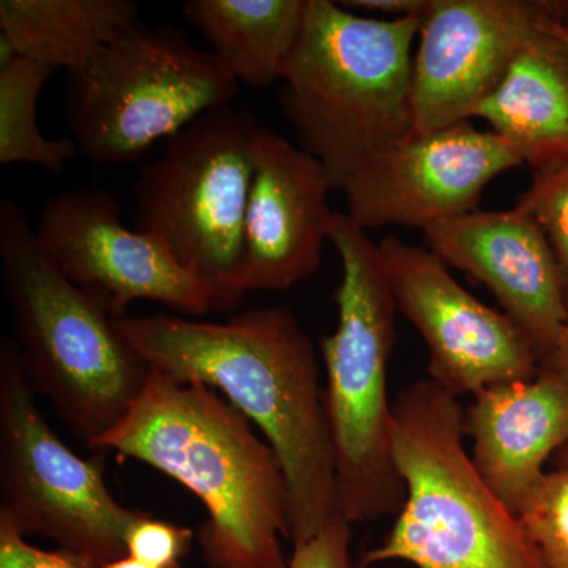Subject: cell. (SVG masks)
Returning <instances> with one entry per match:
<instances>
[{
	"instance_id": "10",
	"label": "cell",
	"mask_w": 568,
	"mask_h": 568,
	"mask_svg": "<svg viewBox=\"0 0 568 568\" xmlns=\"http://www.w3.org/2000/svg\"><path fill=\"white\" fill-rule=\"evenodd\" d=\"M377 245L396 308L428 346L433 383L458 398L537 376L540 355L528 335L467 293L428 246L395 235Z\"/></svg>"
},
{
	"instance_id": "18",
	"label": "cell",
	"mask_w": 568,
	"mask_h": 568,
	"mask_svg": "<svg viewBox=\"0 0 568 568\" xmlns=\"http://www.w3.org/2000/svg\"><path fill=\"white\" fill-rule=\"evenodd\" d=\"M306 0H186L197 29L223 69L241 84L283 81L305 26Z\"/></svg>"
},
{
	"instance_id": "29",
	"label": "cell",
	"mask_w": 568,
	"mask_h": 568,
	"mask_svg": "<svg viewBox=\"0 0 568 568\" xmlns=\"http://www.w3.org/2000/svg\"><path fill=\"white\" fill-rule=\"evenodd\" d=\"M548 31L559 40V43L562 44L564 51L568 55V28H562V26L551 24L548 26Z\"/></svg>"
},
{
	"instance_id": "4",
	"label": "cell",
	"mask_w": 568,
	"mask_h": 568,
	"mask_svg": "<svg viewBox=\"0 0 568 568\" xmlns=\"http://www.w3.org/2000/svg\"><path fill=\"white\" fill-rule=\"evenodd\" d=\"M0 265L26 377L91 448L125 417L151 368L118 320L63 275L10 200L0 203Z\"/></svg>"
},
{
	"instance_id": "30",
	"label": "cell",
	"mask_w": 568,
	"mask_h": 568,
	"mask_svg": "<svg viewBox=\"0 0 568 568\" xmlns=\"http://www.w3.org/2000/svg\"><path fill=\"white\" fill-rule=\"evenodd\" d=\"M560 465L568 466V444L560 452Z\"/></svg>"
},
{
	"instance_id": "12",
	"label": "cell",
	"mask_w": 568,
	"mask_h": 568,
	"mask_svg": "<svg viewBox=\"0 0 568 568\" xmlns=\"http://www.w3.org/2000/svg\"><path fill=\"white\" fill-rule=\"evenodd\" d=\"M510 144L470 122L407 134L366 159L346 182L347 219L375 227H420L477 211L497 175L521 166Z\"/></svg>"
},
{
	"instance_id": "2",
	"label": "cell",
	"mask_w": 568,
	"mask_h": 568,
	"mask_svg": "<svg viewBox=\"0 0 568 568\" xmlns=\"http://www.w3.org/2000/svg\"><path fill=\"white\" fill-rule=\"evenodd\" d=\"M91 448L138 459L203 503L197 541L209 567L290 566L282 538L291 540V499L280 459L215 388L151 369L125 417Z\"/></svg>"
},
{
	"instance_id": "11",
	"label": "cell",
	"mask_w": 568,
	"mask_h": 568,
	"mask_svg": "<svg viewBox=\"0 0 568 568\" xmlns=\"http://www.w3.org/2000/svg\"><path fill=\"white\" fill-rule=\"evenodd\" d=\"M63 275L115 320L134 302H159L192 316L213 312L207 286L153 239L123 224L121 204L102 190L54 194L36 227Z\"/></svg>"
},
{
	"instance_id": "9",
	"label": "cell",
	"mask_w": 568,
	"mask_h": 568,
	"mask_svg": "<svg viewBox=\"0 0 568 568\" xmlns=\"http://www.w3.org/2000/svg\"><path fill=\"white\" fill-rule=\"evenodd\" d=\"M17 343L0 342V519L21 536L50 538L85 566L126 556V536L148 511L122 506L102 469L78 457L41 416Z\"/></svg>"
},
{
	"instance_id": "8",
	"label": "cell",
	"mask_w": 568,
	"mask_h": 568,
	"mask_svg": "<svg viewBox=\"0 0 568 568\" xmlns=\"http://www.w3.org/2000/svg\"><path fill=\"white\" fill-rule=\"evenodd\" d=\"M237 92L211 51L173 26L138 20L84 69L67 73V123L80 155L130 163L205 112L230 106Z\"/></svg>"
},
{
	"instance_id": "25",
	"label": "cell",
	"mask_w": 568,
	"mask_h": 568,
	"mask_svg": "<svg viewBox=\"0 0 568 568\" xmlns=\"http://www.w3.org/2000/svg\"><path fill=\"white\" fill-rule=\"evenodd\" d=\"M0 568H92L67 552L44 551L26 541L13 526L0 519Z\"/></svg>"
},
{
	"instance_id": "13",
	"label": "cell",
	"mask_w": 568,
	"mask_h": 568,
	"mask_svg": "<svg viewBox=\"0 0 568 568\" xmlns=\"http://www.w3.org/2000/svg\"><path fill=\"white\" fill-rule=\"evenodd\" d=\"M558 0H432L413 62L414 132L470 122Z\"/></svg>"
},
{
	"instance_id": "16",
	"label": "cell",
	"mask_w": 568,
	"mask_h": 568,
	"mask_svg": "<svg viewBox=\"0 0 568 568\" xmlns=\"http://www.w3.org/2000/svg\"><path fill=\"white\" fill-rule=\"evenodd\" d=\"M478 473L515 515L545 476L544 466L568 444V386L538 369L474 395L466 414Z\"/></svg>"
},
{
	"instance_id": "23",
	"label": "cell",
	"mask_w": 568,
	"mask_h": 568,
	"mask_svg": "<svg viewBox=\"0 0 568 568\" xmlns=\"http://www.w3.org/2000/svg\"><path fill=\"white\" fill-rule=\"evenodd\" d=\"M192 544V529L155 519L148 511L129 530L126 556L156 567L181 566Z\"/></svg>"
},
{
	"instance_id": "26",
	"label": "cell",
	"mask_w": 568,
	"mask_h": 568,
	"mask_svg": "<svg viewBox=\"0 0 568 568\" xmlns=\"http://www.w3.org/2000/svg\"><path fill=\"white\" fill-rule=\"evenodd\" d=\"M339 6L347 10H366L383 13L388 20L424 18L432 0H343Z\"/></svg>"
},
{
	"instance_id": "19",
	"label": "cell",
	"mask_w": 568,
	"mask_h": 568,
	"mask_svg": "<svg viewBox=\"0 0 568 568\" xmlns=\"http://www.w3.org/2000/svg\"><path fill=\"white\" fill-rule=\"evenodd\" d=\"M138 14L136 0H2L0 40L17 58L74 73Z\"/></svg>"
},
{
	"instance_id": "5",
	"label": "cell",
	"mask_w": 568,
	"mask_h": 568,
	"mask_svg": "<svg viewBox=\"0 0 568 568\" xmlns=\"http://www.w3.org/2000/svg\"><path fill=\"white\" fill-rule=\"evenodd\" d=\"M466 414L432 379L392 403V448L406 499L394 528L357 564L406 560L417 568H547L517 515L465 448Z\"/></svg>"
},
{
	"instance_id": "15",
	"label": "cell",
	"mask_w": 568,
	"mask_h": 568,
	"mask_svg": "<svg viewBox=\"0 0 568 568\" xmlns=\"http://www.w3.org/2000/svg\"><path fill=\"white\" fill-rule=\"evenodd\" d=\"M426 246L448 267L491 291L503 312L528 335L540 364L568 321L555 253L523 209L474 211L425 227Z\"/></svg>"
},
{
	"instance_id": "24",
	"label": "cell",
	"mask_w": 568,
	"mask_h": 568,
	"mask_svg": "<svg viewBox=\"0 0 568 568\" xmlns=\"http://www.w3.org/2000/svg\"><path fill=\"white\" fill-rule=\"evenodd\" d=\"M351 526L336 515L312 537L294 541L287 568H357L351 560Z\"/></svg>"
},
{
	"instance_id": "27",
	"label": "cell",
	"mask_w": 568,
	"mask_h": 568,
	"mask_svg": "<svg viewBox=\"0 0 568 568\" xmlns=\"http://www.w3.org/2000/svg\"><path fill=\"white\" fill-rule=\"evenodd\" d=\"M540 369L558 377L568 386V321L551 353L541 361Z\"/></svg>"
},
{
	"instance_id": "21",
	"label": "cell",
	"mask_w": 568,
	"mask_h": 568,
	"mask_svg": "<svg viewBox=\"0 0 568 568\" xmlns=\"http://www.w3.org/2000/svg\"><path fill=\"white\" fill-rule=\"evenodd\" d=\"M517 517L547 568H568V466L545 473Z\"/></svg>"
},
{
	"instance_id": "28",
	"label": "cell",
	"mask_w": 568,
	"mask_h": 568,
	"mask_svg": "<svg viewBox=\"0 0 568 568\" xmlns=\"http://www.w3.org/2000/svg\"><path fill=\"white\" fill-rule=\"evenodd\" d=\"M102 568H182L181 566L174 567H156L151 566V564L141 562V560L132 558V556H123V558L118 560H112V562L106 564V566Z\"/></svg>"
},
{
	"instance_id": "7",
	"label": "cell",
	"mask_w": 568,
	"mask_h": 568,
	"mask_svg": "<svg viewBox=\"0 0 568 568\" xmlns=\"http://www.w3.org/2000/svg\"><path fill=\"white\" fill-rule=\"evenodd\" d=\"M257 123L233 104L205 112L166 140L136 185V230L162 242L207 286L213 312L244 297L245 216Z\"/></svg>"
},
{
	"instance_id": "20",
	"label": "cell",
	"mask_w": 568,
	"mask_h": 568,
	"mask_svg": "<svg viewBox=\"0 0 568 568\" xmlns=\"http://www.w3.org/2000/svg\"><path fill=\"white\" fill-rule=\"evenodd\" d=\"M55 69L18 58L0 67V164H36L61 174L80 155L73 140H50L37 122V103Z\"/></svg>"
},
{
	"instance_id": "6",
	"label": "cell",
	"mask_w": 568,
	"mask_h": 568,
	"mask_svg": "<svg viewBox=\"0 0 568 568\" xmlns=\"http://www.w3.org/2000/svg\"><path fill=\"white\" fill-rule=\"evenodd\" d=\"M342 263L338 323L321 339L324 406L334 448L336 507L351 525L398 515L405 481L392 448L388 362L396 342L394 293L379 245L335 212L328 231Z\"/></svg>"
},
{
	"instance_id": "1",
	"label": "cell",
	"mask_w": 568,
	"mask_h": 568,
	"mask_svg": "<svg viewBox=\"0 0 568 568\" xmlns=\"http://www.w3.org/2000/svg\"><path fill=\"white\" fill-rule=\"evenodd\" d=\"M118 325L153 372L215 388L261 429L290 489L293 544L338 515L320 357L287 306H261L224 323L162 313Z\"/></svg>"
},
{
	"instance_id": "14",
	"label": "cell",
	"mask_w": 568,
	"mask_h": 568,
	"mask_svg": "<svg viewBox=\"0 0 568 568\" xmlns=\"http://www.w3.org/2000/svg\"><path fill=\"white\" fill-rule=\"evenodd\" d=\"M253 160L242 291H286L320 268L335 215L331 181L320 160L264 125Z\"/></svg>"
},
{
	"instance_id": "22",
	"label": "cell",
	"mask_w": 568,
	"mask_h": 568,
	"mask_svg": "<svg viewBox=\"0 0 568 568\" xmlns=\"http://www.w3.org/2000/svg\"><path fill=\"white\" fill-rule=\"evenodd\" d=\"M515 205L528 212L547 235L568 308V163L534 171L529 189L518 194Z\"/></svg>"
},
{
	"instance_id": "3",
	"label": "cell",
	"mask_w": 568,
	"mask_h": 568,
	"mask_svg": "<svg viewBox=\"0 0 568 568\" xmlns=\"http://www.w3.org/2000/svg\"><path fill=\"white\" fill-rule=\"evenodd\" d=\"M422 18L361 17L306 0L305 26L280 88L301 149L345 189L366 159L414 132L413 62Z\"/></svg>"
},
{
	"instance_id": "17",
	"label": "cell",
	"mask_w": 568,
	"mask_h": 568,
	"mask_svg": "<svg viewBox=\"0 0 568 568\" xmlns=\"http://www.w3.org/2000/svg\"><path fill=\"white\" fill-rule=\"evenodd\" d=\"M548 26L474 114L534 171L568 163V55Z\"/></svg>"
}]
</instances>
